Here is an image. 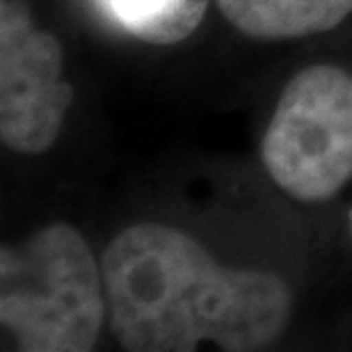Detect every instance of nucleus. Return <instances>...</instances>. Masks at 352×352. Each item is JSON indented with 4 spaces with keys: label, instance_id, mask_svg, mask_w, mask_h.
<instances>
[{
    "label": "nucleus",
    "instance_id": "obj_6",
    "mask_svg": "<svg viewBox=\"0 0 352 352\" xmlns=\"http://www.w3.org/2000/svg\"><path fill=\"white\" fill-rule=\"evenodd\" d=\"M210 0H98L117 28L140 41L172 46L188 39L206 16Z\"/></svg>",
    "mask_w": 352,
    "mask_h": 352
},
{
    "label": "nucleus",
    "instance_id": "obj_5",
    "mask_svg": "<svg viewBox=\"0 0 352 352\" xmlns=\"http://www.w3.org/2000/svg\"><path fill=\"white\" fill-rule=\"evenodd\" d=\"M222 16L252 39H300L327 32L352 14V0H215Z\"/></svg>",
    "mask_w": 352,
    "mask_h": 352
},
{
    "label": "nucleus",
    "instance_id": "obj_2",
    "mask_svg": "<svg viewBox=\"0 0 352 352\" xmlns=\"http://www.w3.org/2000/svg\"><path fill=\"white\" fill-rule=\"evenodd\" d=\"M103 272L69 224L0 250V325L21 352H89L103 325Z\"/></svg>",
    "mask_w": 352,
    "mask_h": 352
},
{
    "label": "nucleus",
    "instance_id": "obj_7",
    "mask_svg": "<svg viewBox=\"0 0 352 352\" xmlns=\"http://www.w3.org/2000/svg\"><path fill=\"white\" fill-rule=\"evenodd\" d=\"M350 229H352V210H350Z\"/></svg>",
    "mask_w": 352,
    "mask_h": 352
},
{
    "label": "nucleus",
    "instance_id": "obj_3",
    "mask_svg": "<svg viewBox=\"0 0 352 352\" xmlns=\"http://www.w3.org/2000/svg\"><path fill=\"white\" fill-rule=\"evenodd\" d=\"M261 160L293 199H332L352 179V76L332 65L295 74L267 124Z\"/></svg>",
    "mask_w": 352,
    "mask_h": 352
},
{
    "label": "nucleus",
    "instance_id": "obj_1",
    "mask_svg": "<svg viewBox=\"0 0 352 352\" xmlns=\"http://www.w3.org/2000/svg\"><path fill=\"white\" fill-rule=\"evenodd\" d=\"M110 327L129 352H224L272 346L291 316V288L263 270L224 267L210 252L165 224H135L101 258Z\"/></svg>",
    "mask_w": 352,
    "mask_h": 352
},
{
    "label": "nucleus",
    "instance_id": "obj_4",
    "mask_svg": "<svg viewBox=\"0 0 352 352\" xmlns=\"http://www.w3.org/2000/svg\"><path fill=\"white\" fill-rule=\"evenodd\" d=\"M60 41L34 25L23 0H0V140L39 156L55 144L74 101Z\"/></svg>",
    "mask_w": 352,
    "mask_h": 352
}]
</instances>
